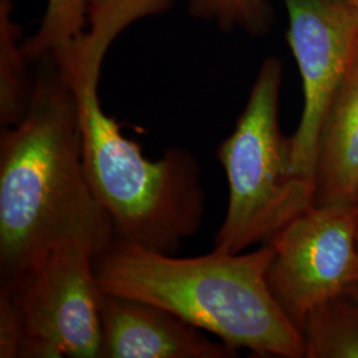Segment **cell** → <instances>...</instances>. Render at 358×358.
Listing matches in <instances>:
<instances>
[{"label":"cell","instance_id":"obj_14","mask_svg":"<svg viewBox=\"0 0 358 358\" xmlns=\"http://www.w3.org/2000/svg\"><path fill=\"white\" fill-rule=\"evenodd\" d=\"M343 1L352 10V13H355L358 22V0H343Z\"/></svg>","mask_w":358,"mask_h":358},{"label":"cell","instance_id":"obj_12","mask_svg":"<svg viewBox=\"0 0 358 358\" xmlns=\"http://www.w3.org/2000/svg\"><path fill=\"white\" fill-rule=\"evenodd\" d=\"M90 0H48L38 34L23 43L29 60L57 57L71 50L88 23Z\"/></svg>","mask_w":358,"mask_h":358},{"label":"cell","instance_id":"obj_9","mask_svg":"<svg viewBox=\"0 0 358 358\" xmlns=\"http://www.w3.org/2000/svg\"><path fill=\"white\" fill-rule=\"evenodd\" d=\"M358 59L337 92L321 129L315 203H357Z\"/></svg>","mask_w":358,"mask_h":358},{"label":"cell","instance_id":"obj_13","mask_svg":"<svg viewBox=\"0 0 358 358\" xmlns=\"http://www.w3.org/2000/svg\"><path fill=\"white\" fill-rule=\"evenodd\" d=\"M192 13L217 19L226 26L259 29L267 13V0H190Z\"/></svg>","mask_w":358,"mask_h":358},{"label":"cell","instance_id":"obj_3","mask_svg":"<svg viewBox=\"0 0 358 358\" xmlns=\"http://www.w3.org/2000/svg\"><path fill=\"white\" fill-rule=\"evenodd\" d=\"M272 255L266 243L247 254L213 250L180 259L115 241L93 264L103 292L167 309L235 350L304 358L301 333L269 289Z\"/></svg>","mask_w":358,"mask_h":358},{"label":"cell","instance_id":"obj_11","mask_svg":"<svg viewBox=\"0 0 358 358\" xmlns=\"http://www.w3.org/2000/svg\"><path fill=\"white\" fill-rule=\"evenodd\" d=\"M11 1H0V124L16 125L31 101L34 81L28 77L22 29L11 19Z\"/></svg>","mask_w":358,"mask_h":358},{"label":"cell","instance_id":"obj_2","mask_svg":"<svg viewBox=\"0 0 358 358\" xmlns=\"http://www.w3.org/2000/svg\"><path fill=\"white\" fill-rule=\"evenodd\" d=\"M88 22L90 29L71 50L51 60L76 97L90 185L112 219L115 241L173 255L203 222L201 167L180 148L167 149L159 159H148L105 113L99 99L103 57L125 27L109 11H94Z\"/></svg>","mask_w":358,"mask_h":358},{"label":"cell","instance_id":"obj_7","mask_svg":"<svg viewBox=\"0 0 358 358\" xmlns=\"http://www.w3.org/2000/svg\"><path fill=\"white\" fill-rule=\"evenodd\" d=\"M288 43L300 71L304 108L292 142L294 171L315 182L321 129L358 59V22L343 0H284Z\"/></svg>","mask_w":358,"mask_h":358},{"label":"cell","instance_id":"obj_15","mask_svg":"<svg viewBox=\"0 0 358 358\" xmlns=\"http://www.w3.org/2000/svg\"><path fill=\"white\" fill-rule=\"evenodd\" d=\"M350 291H352V292H353V294H356V296H357V297H358V282H356V285H355V287H353V288H352V289H350Z\"/></svg>","mask_w":358,"mask_h":358},{"label":"cell","instance_id":"obj_17","mask_svg":"<svg viewBox=\"0 0 358 358\" xmlns=\"http://www.w3.org/2000/svg\"><path fill=\"white\" fill-rule=\"evenodd\" d=\"M357 205H358V194H357Z\"/></svg>","mask_w":358,"mask_h":358},{"label":"cell","instance_id":"obj_8","mask_svg":"<svg viewBox=\"0 0 358 358\" xmlns=\"http://www.w3.org/2000/svg\"><path fill=\"white\" fill-rule=\"evenodd\" d=\"M103 291V289H101ZM100 358H230L235 349L164 308L101 292Z\"/></svg>","mask_w":358,"mask_h":358},{"label":"cell","instance_id":"obj_1","mask_svg":"<svg viewBox=\"0 0 358 358\" xmlns=\"http://www.w3.org/2000/svg\"><path fill=\"white\" fill-rule=\"evenodd\" d=\"M38 62L26 115L0 137V285L56 245L97 256L115 242L87 174L75 93L53 60Z\"/></svg>","mask_w":358,"mask_h":358},{"label":"cell","instance_id":"obj_16","mask_svg":"<svg viewBox=\"0 0 358 358\" xmlns=\"http://www.w3.org/2000/svg\"><path fill=\"white\" fill-rule=\"evenodd\" d=\"M357 241H358V226H357Z\"/></svg>","mask_w":358,"mask_h":358},{"label":"cell","instance_id":"obj_4","mask_svg":"<svg viewBox=\"0 0 358 358\" xmlns=\"http://www.w3.org/2000/svg\"><path fill=\"white\" fill-rule=\"evenodd\" d=\"M282 80L280 60H264L236 127L217 148L229 183L227 211L214 239L220 252L269 243L315 205V182L294 173L291 137L279 127Z\"/></svg>","mask_w":358,"mask_h":358},{"label":"cell","instance_id":"obj_10","mask_svg":"<svg viewBox=\"0 0 358 358\" xmlns=\"http://www.w3.org/2000/svg\"><path fill=\"white\" fill-rule=\"evenodd\" d=\"M304 358H358V297L352 291L313 308L300 329Z\"/></svg>","mask_w":358,"mask_h":358},{"label":"cell","instance_id":"obj_6","mask_svg":"<svg viewBox=\"0 0 358 358\" xmlns=\"http://www.w3.org/2000/svg\"><path fill=\"white\" fill-rule=\"evenodd\" d=\"M357 226V203H315L271 239L269 289L299 332L313 308L358 282Z\"/></svg>","mask_w":358,"mask_h":358},{"label":"cell","instance_id":"obj_5","mask_svg":"<svg viewBox=\"0 0 358 358\" xmlns=\"http://www.w3.org/2000/svg\"><path fill=\"white\" fill-rule=\"evenodd\" d=\"M93 259L83 245L60 244L0 285V357L100 358Z\"/></svg>","mask_w":358,"mask_h":358}]
</instances>
